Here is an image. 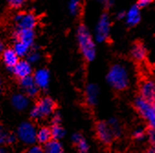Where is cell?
<instances>
[{"label":"cell","mask_w":155,"mask_h":153,"mask_svg":"<svg viewBox=\"0 0 155 153\" xmlns=\"http://www.w3.org/2000/svg\"><path fill=\"white\" fill-rule=\"evenodd\" d=\"M107 80L108 84L117 90H123L130 84V75L127 68L121 64L113 65L107 72Z\"/></svg>","instance_id":"obj_1"},{"label":"cell","mask_w":155,"mask_h":153,"mask_svg":"<svg viewBox=\"0 0 155 153\" xmlns=\"http://www.w3.org/2000/svg\"><path fill=\"white\" fill-rule=\"evenodd\" d=\"M77 41L83 56L87 61H93L96 56V43L88 29L81 25L77 30Z\"/></svg>","instance_id":"obj_2"},{"label":"cell","mask_w":155,"mask_h":153,"mask_svg":"<svg viewBox=\"0 0 155 153\" xmlns=\"http://www.w3.org/2000/svg\"><path fill=\"white\" fill-rule=\"evenodd\" d=\"M55 109V103L50 97H43L30 110V116L33 119L41 120L53 114Z\"/></svg>","instance_id":"obj_3"},{"label":"cell","mask_w":155,"mask_h":153,"mask_svg":"<svg viewBox=\"0 0 155 153\" xmlns=\"http://www.w3.org/2000/svg\"><path fill=\"white\" fill-rule=\"evenodd\" d=\"M134 104L140 114L147 121L150 129H155V102H150L142 97H138Z\"/></svg>","instance_id":"obj_4"},{"label":"cell","mask_w":155,"mask_h":153,"mask_svg":"<svg viewBox=\"0 0 155 153\" xmlns=\"http://www.w3.org/2000/svg\"><path fill=\"white\" fill-rule=\"evenodd\" d=\"M37 130L35 126L29 122H23L17 129L18 138L26 145H34L37 141Z\"/></svg>","instance_id":"obj_5"},{"label":"cell","mask_w":155,"mask_h":153,"mask_svg":"<svg viewBox=\"0 0 155 153\" xmlns=\"http://www.w3.org/2000/svg\"><path fill=\"white\" fill-rule=\"evenodd\" d=\"M110 33V19L107 14H103L97 25L95 37L98 43H103L107 41Z\"/></svg>","instance_id":"obj_6"},{"label":"cell","mask_w":155,"mask_h":153,"mask_svg":"<svg viewBox=\"0 0 155 153\" xmlns=\"http://www.w3.org/2000/svg\"><path fill=\"white\" fill-rule=\"evenodd\" d=\"M14 21L16 22L18 29L34 30L37 24V18L33 13L22 12L18 13L14 17Z\"/></svg>","instance_id":"obj_7"},{"label":"cell","mask_w":155,"mask_h":153,"mask_svg":"<svg viewBox=\"0 0 155 153\" xmlns=\"http://www.w3.org/2000/svg\"><path fill=\"white\" fill-rule=\"evenodd\" d=\"M97 134L99 140L104 144H109L115 137L112 128L107 122H99L97 125Z\"/></svg>","instance_id":"obj_8"},{"label":"cell","mask_w":155,"mask_h":153,"mask_svg":"<svg viewBox=\"0 0 155 153\" xmlns=\"http://www.w3.org/2000/svg\"><path fill=\"white\" fill-rule=\"evenodd\" d=\"M12 72L19 79L28 77V76H31V73H32L31 63L25 59H19L17 65L13 68Z\"/></svg>","instance_id":"obj_9"},{"label":"cell","mask_w":155,"mask_h":153,"mask_svg":"<svg viewBox=\"0 0 155 153\" xmlns=\"http://www.w3.org/2000/svg\"><path fill=\"white\" fill-rule=\"evenodd\" d=\"M140 97L150 102H155V83L152 80L142 82L140 86Z\"/></svg>","instance_id":"obj_10"},{"label":"cell","mask_w":155,"mask_h":153,"mask_svg":"<svg viewBox=\"0 0 155 153\" xmlns=\"http://www.w3.org/2000/svg\"><path fill=\"white\" fill-rule=\"evenodd\" d=\"M36 85L40 89H46L50 84V72L46 68L38 69L33 75Z\"/></svg>","instance_id":"obj_11"},{"label":"cell","mask_w":155,"mask_h":153,"mask_svg":"<svg viewBox=\"0 0 155 153\" xmlns=\"http://www.w3.org/2000/svg\"><path fill=\"white\" fill-rule=\"evenodd\" d=\"M98 94H99V89L96 84L90 83L86 86L85 100H86V103H88V105L95 106L97 103Z\"/></svg>","instance_id":"obj_12"},{"label":"cell","mask_w":155,"mask_h":153,"mask_svg":"<svg viewBox=\"0 0 155 153\" xmlns=\"http://www.w3.org/2000/svg\"><path fill=\"white\" fill-rule=\"evenodd\" d=\"M16 38L18 41H21L28 45L31 46L34 43L35 33L33 30H27V29H17L16 30Z\"/></svg>","instance_id":"obj_13"},{"label":"cell","mask_w":155,"mask_h":153,"mask_svg":"<svg viewBox=\"0 0 155 153\" xmlns=\"http://www.w3.org/2000/svg\"><path fill=\"white\" fill-rule=\"evenodd\" d=\"M2 58H3V62L6 65V67L11 70L19 61V56L17 54V53L15 52L13 48L5 49L2 54Z\"/></svg>","instance_id":"obj_14"},{"label":"cell","mask_w":155,"mask_h":153,"mask_svg":"<svg viewBox=\"0 0 155 153\" xmlns=\"http://www.w3.org/2000/svg\"><path fill=\"white\" fill-rule=\"evenodd\" d=\"M12 106L18 111H23L28 108L29 104L28 96L22 93H16L11 98Z\"/></svg>","instance_id":"obj_15"},{"label":"cell","mask_w":155,"mask_h":153,"mask_svg":"<svg viewBox=\"0 0 155 153\" xmlns=\"http://www.w3.org/2000/svg\"><path fill=\"white\" fill-rule=\"evenodd\" d=\"M126 22L129 26H135L140 20V11L139 6H132L128 12L126 13L125 17Z\"/></svg>","instance_id":"obj_16"},{"label":"cell","mask_w":155,"mask_h":153,"mask_svg":"<svg viewBox=\"0 0 155 153\" xmlns=\"http://www.w3.org/2000/svg\"><path fill=\"white\" fill-rule=\"evenodd\" d=\"M44 153H64V146L59 140L51 139L44 145Z\"/></svg>","instance_id":"obj_17"},{"label":"cell","mask_w":155,"mask_h":153,"mask_svg":"<svg viewBox=\"0 0 155 153\" xmlns=\"http://www.w3.org/2000/svg\"><path fill=\"white\" fill-rule=\"evenodd\" d=\"M52 139L51 128L47 127H41L37 130V142L45 145Z\"/></svg>","instance_id":"obj_18"},{"label":"cell","mask_w":155,"mask_h":153,"mask_svg":"<svg viewBox=\"0 0 155 153\" xmlns=\"http://www.w3.org/2000/svg\"><path fill=\"white\" fill-rule=\"evenodd\" d=\"M29 48H30L29 45H28L27 43H25L21 41H18V40H17L15 42L14 46H13V49L15 50V52L17 53V54L19 57L28 55L29 54Z\"/></svg>","instance_id":"obj_19"},{"label":"cell","mask_w":155,"mask_h":153,"mask_svg":"<svg viewBox=\"0 0 155 153\" xmlns=\"http://www.w3.org/2000/svg\"><path fill=\"white\" fill-rule=\"evenodd\" d=\"M146 49L142 44L137 43L133 46L131 50V55L137 61H142L146 57Z\"/></svg>","instance_id":"obj_20"},{"label":"cell","mask_w":155,"mask_h":153,"mask_svg":"<svg viewBox=\"0 0 155 153\" xmlns=\"http://www.w3.org/2000/svg\"><path fill=\"white\" fill-rule=\"evenodd\" d=\"M51 131L52 138L57 140L61 139L65 135V131L61 125H51Z\"/></svg>","instance_id":"obj_21"},{"label":"cell","mask_w":155,"mask_h":153,"mask_svg":"<svg viewBox=\"0 0 155 153\" xmlns=\"http://www.w3.org/2000/svg\"><path fill=\"white\" fill-rule=\"evenodd\" d=\"M19 83H20L21 88L24 89V91L29 89L30 88H32V87H34L36 85L33 76H28V77H26V78H21L20 81H19Z\"/></svg>","instance_id":"obj_22"},{"label":"cell","mask_w":155,"mask_h":153,"mask_svg":"<svg viewBox=\"0 0 155 153\" xmlns=\"http://www.w3.org/2000/svg\"><path fill=\"white\" fill-rule=\"evenodd\" d=\"M107 123L109 124L110 127L112 128L115 137L120 136V134H121V128H120V126H119V124H118V121H117L116 118L112 117V118H110V119L107 121Z\"/></svg>","instance_id":"obj_23"},{"label":"cell","mask_w":155,"mask_h":153,"mask_svg":"<svg viewBox=\"0 0 155 153\" xmlns=\"http://www.w3.org/2000/svg\"><path fill=\"white\" fill-rule=\"evenodd\" d=\"M81 6V0H70L69 1V11L72 15H76L79 12Z\"/></svg>","instance_id":"obj_24"},{"label":"cell","mask_w":155,"mask_h":153,"mask_svg":"<svg viewBox=\"0 0 155 153\" xmlns=\"http://www.w3.org/2000/svg\"><path fill=\"white\" fill-rule=\"evenodd\" d=\"M75 146L80 153H86L89 150V145L84 137L77 144H75Z\"/></svg>","instance_id":"obj_25"},{"label":"cell","mask_w":155,"mask_h":153,"mask_svg":"<svg viewBox=\"0 0 155 153\" xmlns=\"http://www.w3.org/2000/svg\"><path fill=\"white\" fill-rule=\"evenodd\" d=\"M28 0H7L8 6L12 9H19L23 7Z\"/></svg>","instance_id":"obj_26"},{"label":"cell","mask_w":155,"mask_h":153,"mask_svg":"<svg viewBox=\"0 0 155 153\" xmlns=\"http://www.w3.org/2000/svg\"><path fill=\"white\" fill-rule=\"evenodd\" d=\"M40 59H41V54L37 51L29 52V54H28V61L30 63H37L40 61Z\"/></svg>","instance_id":"obj_27"},{"label":"cell","mask_w":155,"mask_h":153,"mask_svg":"<svg viewBox=\"0 0 155 153\" xmlns=\"http://www.w3.org/2000/svg\"><path fill=\"white\" fill-rule=\"evenodd\" d=\"M25 153H44V148L39 145H31L25 151Z\"/></svg>","instance_id":"obj_28"},{"label":"cell","mask_w":155,"mask_h":153,"mask_svg":"<svg viewBox=\"0 0 155 153\" xmlns=\"http://www.w3.org/2000/svg\"><path fill=\"white\" fill-rule=\"evenodd\" d=\"M133 137L137 140H143L146 137V132L143 128H137L133 132Z\"/></svg>","instance_id":"obj_29"},{"label":"cell","mask_w":155,"mask_h":153,"mask_svg":"<svg viewBox=\"0 0 155 153\" xmlns=\"http://www.w3.org/2000/svg\"><path fill=\"white\" fill-rule=\"evenodd\" d=\"M61 116L59 113H55L52 114L51 117V125H61Z\"/></svg>","instance_id":"obj_30"},{"label":"cell","mask_w":155,"mask_h":153,"mask_svg":"<svg viewBox=\"0 0 155 153\" xmlns=\"http://www.w3.org/2000/svg\"><path fill=\"white\" fill-rule=\"evenodd\" d=\"M17 138H18V136H17V135H14V134H8L6 144H13V143L16 142Z\"/></svg>","instance_id":"obj_31"},{"label":"cell","mask_w":155,"mask_h":153,"mask_svg":"<svg viewBox=\"0 0 155 153\" xmlns=\"http://www.w3.org/2000/svg\"><path fill=\"white\" fill-rule=\"evenodd\" d=\"M83 138V136L81 135V134H79V133H74V134H73L72 135V137H71V139H72V142L75 145V144H77L81 139Z\"/></svg>","instance_id":"obj_32"},{"label":"cell","mask_w":155,"mask_h":153,"mask_svg":"<svg viewBox=\"0 0 155 153\" xmlns=\"http://www.w3.org/2000/svg\"><path fill=\"white\" fill-rule=\"evenodd\" d=\"M153 2V0H138V6L140 8L146 7Z\"/></svg>","instance_id":"obj_33"},{"label":"cell","mask_w":155,"mask_h":153,"mask_svg":"<svg viewBox=\"0 0 155 153\" xmlns=\"http://www.w3.org/2000/svg\"><path fill=\"white\" fill-rule=\"evenodd\" d=\"M150 143L152 144V147L155 148V129H150Z\"/></svg>","instance_id":"obj_34"},{"label":"cell","mask_w":155,"mask_h":153,"mask_svg":"<svg viewBox=\"0 0 155 153\" xmlns=\"http://www.w3.org/2000/svg\"><path fill=\"white\" fill-rule=\"evenodd\" d=\"M7 137H8V133L1 130V133H0V142H1V144H6Z\"/></svg>","instance_id":"obj_35"},{"label":"cell","mask_w":155,"mask_h":153,"mask_svg":"<svg viewBox=\"0 0 155 153\" xmlns=\"http://www.w3.org/2000/svg\"><path fill=\"white\" fill-rule=\"evenodd\" d=\"M99 1L102 2L104 5H106L107 7H109V6H111L113 4V0H99Z\"/></svg>","instance_id":"obj_36"},{"label":"cell","mask_w":155,"mask_h":153,"mask_svg":"<svg viewBox=\"0 0 155 153\" xmlns=\"http://www.w3.org/2000/svg\"><path fill=\"white\" fill-rule=\"evenodd\" d=\"M146 153H155V148L152 147L151 148H150V149H148L147 151H146Z\"/></svg>","instance_id":"obj_37"},{"label":"cell","mask_w":155,"mask_h":153,"mask_svg":"<svg viewBox=\"0 0 155 153\" xmlns=\"http://www.w3.org/2000/svg\"><path fill=\"white\" fill-rule=\"evenodd\" d=\"M125 17H126V13H124V12H121V13L119 12L118 13V18H122L123 19V18H125Z\"/></svg>","instance_id":"obj_38"},{"label":"cell","mask_w":155,"mask_h":153,"mask_svg":"<svg viewBox=\"0 0 155 153\" xmlns=\"http://www.w3.org/2000/svg\"><path fill=\"white\" fill-rule=\"evenodd\" d=\"M0 153H8V151L6 149H4V148H1V149H0Z\"/></svg>","instance_id":"obj_39"}]
</instances>
